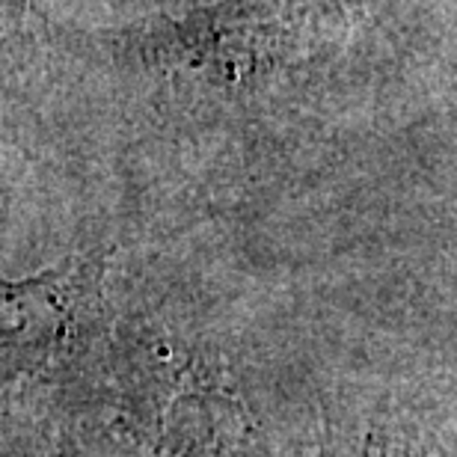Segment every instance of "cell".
Listing matches in <instances>:
<instances>
[{
  "label": "cell",
  "mask_w": 457,
  "mask_h": 457,
  "mask_svg": "<svg viewBox=\"0 0 457 457\" xmlns=\"http://www.w3.org/2000/svg\"><path fill=\"white\" fill-rule=\"evenodd\" d=\"M345 27L339 0H220L134 24L113 45L154 75L244 87L327 57Z\"/></svg>",
  "instance_id": "obj_1"
},
{
  "label": "cell",
  "mask_w": 457,
  "mask_h": 457,
  "mask_svg": "<svg viewBox=\"0 0 457 457\" xmlns=\"http://www.w3.org/2000/svg\"><path fill=\"white\" fill-rule=\"evenodd\" d=\"M93 295L96 268L89 264L0 279V392L66 362Z\"/></svg>",
  "instance_id": "obj_2"
}]
</instances>
